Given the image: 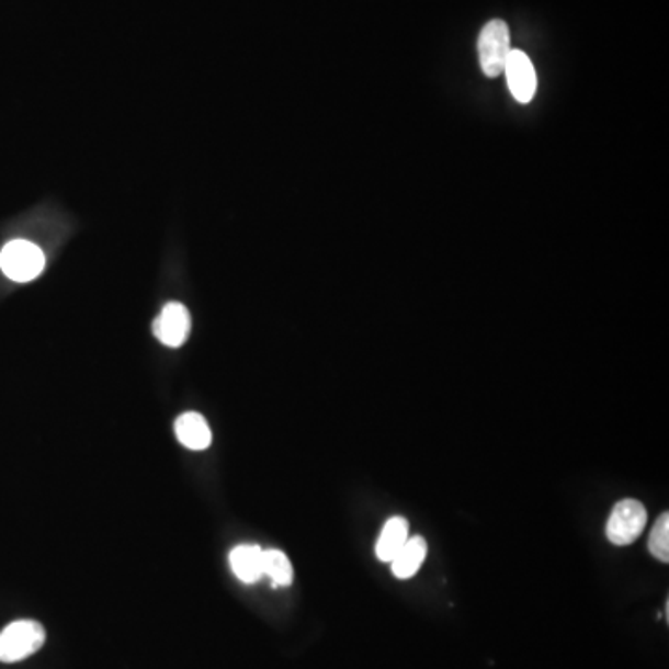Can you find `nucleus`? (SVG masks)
<instances>
[{
	"mask_svg": "<svg viewBox=\"0 0 669 669\" xmlns=\"http://www.w3.org/2000/svg\"><path fill=\"white\" fill-rule=\"evenodd\" d=\"M43 644L45 628L37 621H13L0 633V662H21L39 651Z\"/></svg>",
	"mask_w": 669,
	"mask_h": 669,
	"instance_id": "1",
	"label": "nucleus"
},
{
	"mask_svg": "<svg viewBox=\"0 0 669 669\" xmlns=\"http://www.w3.org/2000/svg\"><path fill=\"white\" fill-rule=\"evenodd\" d=\"M510 53V29L502 19L489 21L478 37V56L484 75L495 79L504 73L506 60Z\"/></svg>",
	"mask_w": 669,
	"mask_h": 669,
	"instance_id": "2",
	"label": "nucleus"
},
{
	"mask_svg": "<svg viewBox=\"0 0 669 669\" xmlns=\"http://www.w3.org/2000/svg\"><path fill=\"white\" fill-rule=\"evenodd\" d=\"M45 268V256L36 243L29 240H12L0 251V270L18 283L36 280Z\"/></svg>",
	"mask_w": 669,
	"mask_h": 669,
	"instance_id": "3",
	"label": "nucleus"
},
{
	"mask_svg": "<svg viewBox=\"0 0 669 669\" xmlns=\"http://www.w3.org/2000/svg\"><path fill=\"white\" fill-rule=\"evenodd\" d=\"M647 526V510L639 500L625 499L614 506L606 524V537L614 545L625 547L636 542Z\"/></svg>",
	"mask_w": 669,
	"mask_h": 669,
	"instance_id": "4",
	"label": "nucleus"
},
{
	"mask_svg": "<svg viewBox=\"0 0 669 669\" xmlns=\"http://www.w3.org/2000/svg\"><path fill=\"white\" fill-rule=\"evenodd\" d=\"M190 313L183 304L165 305L159 318L152 324V331L162 344L170 348L183 347L190 333Z\"/></svg>",
	"mask_w": 669,
	"mask_h": 669,
	"instance_id": "5",
	"label": "nucleus"
},
{
	"mask_svg": "<svg viewBox=\"0 0 669 669\" xmlns=\"http://www.w3.org/2000/svg\"><path fill=\"white\" fill-rule=\"evenodd\" d=\"M504 75L515 101L521 104L530 103L534 98L537 79H535L534 66L523 50H511L506 60Z\"/></svg>",
	"mask_w": 669,
	"mask_h": 669,
	"instance_id": "6",
	"label": "nucleus"
},
{
	"mask_svg": "<svg viewBox=\"0 0 669 669\" xmlns=\"http://www.w3.org/2000/svg\"><path fill=\"white\" fill-rule=\"evenodd\" d=\"M175 435L179 443L190 449V451H205L213 443V432L208 428L207 420L203 415L183 413L175 420Z\"/></svg>",
	"mask_w": 669,
	"mask_h": 669,
	"instance_id": "7",
	"label": "nucleus"
},
{
	"mask_svg": "<svg viewBox=\"0 0 669 669\" xmlns=\"http://www.w3.org/2000/svg\"><path fill=\"white\" fill-rule=\"evenodd\" d=\"M428 556V543L424 537L415 535L409 537L406 545L398 551L393 562H390V569L393 575L400 580H408V578L415 577L419 571L422 562L427 560Z\"/></svg>",
	"mask_w": 669,
	"mask_h": 669,
	"instance_id": "8",
	"label": "nucleus"
},
{
	"mask_svg": "<svg viewBox=\"0 0 669 669\" xmlns=\"http://www.w3.org/2000/svg\"><path fill=\"white\" fill-rule=\"evenodd\" d=\"M262 551L257 545H238L229 554V564L238 580L253 585L264 575L262 572Z\"/></svg>",
	"mask_w": 669,
	"mask_h": 669,
	"instance_id": "9",
	"label": "nucleus"
},
{
	"mask_svg": "<svg viewBox=\"0 0 669 669\" xmlns=\"http://www.w3.org/2000/svg\"><path fill=\"white\" fill-rule=\"evenodd\" d=\"M409 540V524L404 518H390L377 537L376 556L390 564Z\"/></svg>",
	"mask_w": 669,
	"mask_h": 669,
	"instance_id": "10",
	"label": "nucleus"
},
{
	"mask_svg": "<svg viewBox=\"0 0 669 669\" xmlns=\"http://www.w3.org/2000/svg\"><path fill=\"white\" fill-rule=\"evenodd\" d=\"M262 572L272 578L274 586L293 585L294 569L285 553L270 548L262 553Z\"/></svg>",
	"mask_w": 669,
	"mask_h": 669,
	"instance_id": "11",
	"label": "nucleus"
},
{
	"mask_svg": "<svg viewBox=\"0 0 669 669\" xmlns=\"http://www.w3.org/2000/svg\"><path fill=\"white\" fill-rule=\"evenodd\" d=\"M649 553L662 562L668 564L669 562V515L668 511H664L662 515L658 518L657 523L653 526L651 537H649Z\"/></svg>",
	"mask_w": 669,
	"mask_h": 669,
	"instance_id": "12",
	"label": "nucleus"
}]
</instances>
